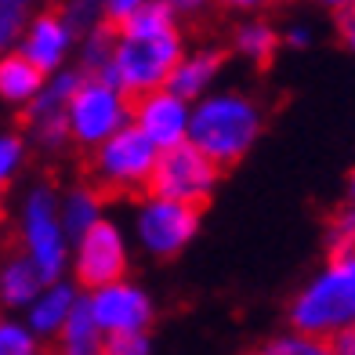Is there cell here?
I'll return each mask as SVG.
<instances>
[{
	"mask_svg": "<svg viewBox=\"0 0 355 355\" xmlns=\"http://www.w3.org/2000/svg\"><path fill=\"white\" fill-rule=\"evenodd\" d=\"M15 236L19 250L37 265L44 279L69 276V232L58 214V189L37 182L22 192L19 211H15Z\"/></svg>",
	"mask_w": 355,
	"mask_h": 355,
	"instance_id": "cell-4",
	"label": "cell"
},
{
	"mask_svg": "<svg viewBox=\"0 0 355 355\" xmlns=\"http://www.w3.org/2000/svg\"><path fill=\"white\" fill-rule=\"evenodd\" d=\"M345 200H355V167H352V174H348V196Z\"/></svg>",
	"mask_w": 355,
	"mask_h": 355,
	"instance_id": "cell-36",
	"label": "cell"
},
{
	"mask_svg": "<svg viewBox=\"0 0 355 355\" xmlns=\"http://www.w3.org/2000/svg\"><path fill=\"white\" fill-rule=\"evenodd\" d=\"M44 73L29 62L19 47L0 51V102L11 109H26L33 102V94L44 87Z\"/></svg>",
	"mask_w": 355,
	"mask_h": 355,
	"instance_id": "cell-18",
	"label": "cell"
},
{
	"mask_svg": "<svg viewBox=\"0 0 355 355\" xmlns=\"http://www.w3.org/2000/svg\"><path fill=\"white\" fill-rule=\"evenodd\" d=\"M322 8H330V11H345V8H352L355 0H319Z\"/></svg>",
	"mask_w": 355,
	"mask_h": 355,
	"instance_id": "cell-35",
	"label": "cell"
},
{
	"mask_svg": "<svg viewBox=\"0 0 355 355\" xmlns=\"http://www.w3.org/2000/svg\"><path fill=\"white\" fill-rule=\"evenodd\" d=\"M265 135V102L247 87H214L192 102L189 141L214 164L236 167Z\"/></svg>",
	"mask_w": 355,
	"mask_h": 355,
	"instance_id": "cell-2",
	"label": "cell"
},
{
	"mask_svg": "<svg viewBox=\"0 0 355 355\" xmlns=\"http://www.w3.org/2000/svg\"><path fill=\"white\" fill-rule=\"evenodd\" d=\"M178 22H200V19H207L211 15V8H218L214 0H159Z\"/></svg>",
	"mask_w": 355,
	"mask_h": 355,
	"instance_id": "cell-29",
	"label": "cell"
},
{
	"mask_svg": "<svg viewBox=\"0 0 355 355\" xmlns=\"http://www.w3.org/2000/svg\"><path fill=\"white\" fill-rule=\"evenodd\" d=\"M76 44H80V33L73 29V22L66 19V15H62L58 8H40L15 47H19L44 76H51L58 69L73 66Z\"/></svg>",
	"mask_w": 355,
	"mask_h": 355,
	"instance_id": "cell-12",
	"label": "cell"
},
{
	"mask_svg": "<svg viewBox=\"0 0 355 355\" xmlns=\"http://www.w3.org/2000/svg\"><path fill=\"white\" fill-rule=\"evenodd\" d=\"M80 297H84V290H80L73 279L58 276V279H47L37 297L26 304L22 319L29 322V330H33L40 341H55V334L66 327V319L73 315V309L80 304Z\"/></svg>",
	"mask_w": 355,
	"mask_h": 355,
	"instance_id": "cell-14",
	"label": "cell"
},
{
	"mask_svg": "<svg viewBox=\"0 0 355 355\" xmlns=\"http://www.w3.org/2000/svg\"><path fill=\"white\" fill-rule=\"evenodd\" d=\"M189 120H192V102L174 94L171 87L135 94L131 102V123L156 149H171V145L189 141Z\"/></svg>",
	"mask_w": 355,
	"mask_h": 355,
	"instance_id": "cell-13",
	"label": "cell"
},
{
	"mask_svg": "<svg viewBox=\"0 0 355 355\" xmlns=\"http://www.w3.org/2000/svg\"><path fill=\"white\" fill-rule=\"evenodd\" d=\"M337 37H341L345 51L355 55V4L345 8V11H337Z\"/></svg>",
	"mask_w": 355,
	"mask_h": 355,
	"instance_id": "cell-33",
	"label": "cell"
},
{
	"mask_svg": "<svg viewBox=\"0 0 355 355\" xmlns=\"http://www.w3.org/2000/svg\"><path fill=\"white\" fill-rule=\"evenodd\" d=\"M47 279L37 272V265L19 250V254H8L0 257V312H15L22 315L26 304L37 297V290Z\"/></svg>",
	"mask_w": 355,
	"mask_h": 355,
	"instance_id": "cell-17",
	"label": "cell"
},
{
	"mask_svg": "<svg viewBox=\"0 0 355 355\" xmlns=\"http://www.w3.org/2000/svg\"><path fill=\"white\" fill-rule=\"evenodd\" d=\"M131 254H135L131 236H127L112 218H102L80 236H73V243H69V276L80 290L123 279V276H131Z\"/></svg>",
	"mask_w": 355,
	"mask_h": 355,
	"instance_id": "cell-8",
	"label": "cell"
},
{
	"mask_svg": "<svg viewBox=\"0 0 355 355\" xmlns=\"http://www.w3.org/2000/svg\"><path fill=\"white\" fill-rule=\"evenodd\" d=\"M145 4H153V0H102V11H105V22H123L127 15L141 11Z\"/></svg>",
	"mask_w": 355,
	"mask_h": 355,
	"instance_id": "cell-32",
	"label": "cell"
},
{
	"mask_svg": "<svg viewBox=\"0 0 355 355\" xmlns=\"http://www.w3.org/2000/svg\"><path fill=\"white\" fill-rule=\"evenodd\" d=\"M131 243L138 254L153 261H171L182 257L192 239L200 236V207L159 196V192H141L131 211Z\"/></svg>",
	"mask_w": 355,
	"mask_h": 355,
	"instance_id": "cell-6",
	"label": "cell"
},
{
	"mask_svg": "<svg viewBox=\"0 0 355 355\" xmlns=\"http://www.w3.org/2000/svg\"><path fill=\"white\" fill-rule=\"evenodd\" d=\"M185 47V22H178L159 0H153L123 22H112V58L105 76L116 80L131 98L167 87Z\"/></svg>",
	"mask_w": 355,
	"mask_h": 355,
	"instance_id": "cell-1",
	"label": "cell"
},
{
	"mask_svg": "<svg viewBox=\"0 0 355 355\" xmlns=\"http://www.w3.org/2000/svg\"><path fill=\"white\" fill-rule=\"evenodd\" d=\"M58 214H62V225H66V232L73 239L84 229H91L94 221L105 218V192L91 182L69 185L66 192H58Z\"/></svg>",
	"mask_w": 355,
	"mask_h": 355,
	"instance_id": "cell-19",
	"label": "cell"
},
{
	"mask_svg": "<svg viewBox=\"0 0 355 355\" xmlns=\"http://www.w3.org/2000/svg\"><path fill=\"white\" fill-rule=\"evenodd\" d=\"M131 94H127L116 80L80 73L76 87L66 105V127H69V145L76 149H94L109 135L131 123Z\"/></svg>",
	"mask_w": 355,
	"mask_h": 355,
	"instance_id": "cell-7",
	"label": "cell"
},
{
	"mask_svg": "<svg viewBox=\"0 0 355 355\" xmlns=\"http://www.w3.org/2000/svg\"><path fill=\"white\" fill-rule=\"evenodd\" d=\"M214 4L221 11H232V15H268L283 0H214Z\"/></svg>",
	"mask_w": 355,
	"mask_h": 355,
	"instance_id": "cell-31",
	"label": "cell"
},
{
	"mask_svg": "<svg viewBox=\"0 0 355 355\" xmlns=\"http://www.w3.org/2000/svg\"><path fill=\"white\" fill-rule=\"evenodd\" d=\"M0 355H44V341L15 312H0Z\"/></svg>",
	"mask_w": 355,
	"mask_h": 355,
	"instance_id": "cell-22",
	"label": "cell"
},
{
	"mask_svg": "<svg viewBox=\"0 0 355 355\" xmlns=\"http://www.w3.org/2000/svg\"><path fill=\"white\" fill-rule=\"evenodd\" d=\"M44 0H0V51H11Z\"/></svg>",
	"mask_w": 355,
	"mask_h": 355,
	"instance_id": "cell-23",
	"label": "cell"
},
{
	"mask_svg": "<svg viewBox=\"0 0 355 355\" xmlns=\"http://www.w3.org/2000/svg\"><path fill=\"white\" fill-rule=\"evenodd\" d=\"M283 51V33L268 15H239L232 29V55L250 69H265Z\"/></svg>",
	"mask_w": 355,
	"mask_h": 355,
	"instance_id": "cell-16",
	"label": "cell"
},
{
	"mask_svg": "<svg viewBox=\"0 0 355 355\" xmlns=\"http://www.w3.org/2000/svg\"><path fill=\"white\" fill-rule=\"evenodd\" d=\"M58 11L66 15V19L73 22V29L80 37L91 33V29L105 26V11H102V0H62Z\"/></svg>",
	"mask_w": 355,
	"mask_h": 355,
	"instance_id": "cell-26",
	"label": "cell"
},
{
	"mask_svg": "<svg viewBox=\"0 0 355 355\" xmlns=\"http://www.w3.org/2000/svg\"><path fill=\"white\" fill-rule=\"evenodd\" d=\"M102 355H153V337L149 330H135V334H109L105 337V352Z\"/></svg>",
	"mask_w": 355,
	"mask_h": 355,
	"instance_id": "cell-28",
	"label": "cell"
},
{
	"mask_svg": "<svg viewBox=\"0 0 355 355\" xmlns=\"http://www.w3.org/2000/svg\"><path fill=\"white\" fill-rule=\"evenodd\" d=\"M55 348H58V355H102L105 352V334L94 322V315L87 312L84 297H80L73 315L66 319V327L55 334Z\"/></svg>",
	"mask_w": 355,
	"mask_h": 355,
	"instance_id": "cell-20",
	"label": "cell"
},
{
	"mask_svg": "<svg viewBox=\"0 0 355 355\" xmlns=\"http://www.w3.org/2000/svg\"><path fill=\"white\" fill-rule=\"evenodd\" d=\"M257 355H334V352H330L327 337L290 327V330H283L276 337H268V345L257 352Z\"/></svg>",
	"mask_w": 355,
	"mask_h": 355,
	"instance_id": "cell-24",
	"label": "cell"
},
{
	"mask_svg": "<svg viewBox=\"0 0 355 355\" xmlns=\"http://www.w3.org/2000/svg\"><path fill=\"white\" fill-rule=\"evenodd\" d=\"M84 304L94 315V322L102 327V334H135V330H149L156 319V297L135 283L131 276L112 279L102 286L84 290Z\"/></svg>",
	"mask_w": 355,
	"mask_h": 355,
	"instance_id": "cell-10",
	"label": "cell"
},
{
	"mask_svg": "<svg viewBox=\"0 0 355 355\" xmlns=\"http://www.w3.org/2000/svg\"><path fill=\"white\" fill-rule=\"evenodd\" d=\"M327 239L330 250H345L355 247V200H345L327 221Z\"/></svg>",
	"mask_w": 355,
	"mask_h": 355,
	"instance_id": "cell-27",
	"label": "cell"
},
{
	"mask_svg": "<svg viewBox=\"0 0 355 355\" xmlns=\"http://www.w3.org/2000/svg\"><path fill=\"white\" fill-rule=\"evenodd\" d=\"M225 66H229V55L214 44H200V47H185V55L178 58V66L171 69L167 87L182 98L196 102L200 94L214 91L225 76Z\"/></svg>",
	"mask_w": 355,
	"mask_h": 355,
	"instance_id": "cell-15",
	"label": "cell"
},
{
	"mask_svg": "<svg viewBox=\"0 0 355 355\" xmlns=\"http://www.w3.org/2000/svg\"><path fill=\"white\" fill-rule=\"evenodd\" d=\"M286 322L294 330L330 337L334 330L355 322V247L330 250L297 294L286 304Z\"/></svg>",
	"mask_w": 355,
	"mask_h": 355,
	"instance_id": "cell-3",
	"label": "cell"
},
{
	"mask_svg": "<svg viewBox=\"0 0 355 355\" xmlns=\"http://www.w3.org/2000/svg\"><path fill=\"white\" fill-rule=\"evenodd\" d=\"M254 355H257V352H254Z\"/></svg>",
	"mask_w": 355,
	"mask_h": 355,
	"instance_id": "cell-37",
	"label": "cell"
},
{
	"mask_svg": "<svg viewBox=\"0 0 355 355\" xmlns=\"http://www.w3.org/2000/svg\"><path fill=\"white\" fill-rule=\"evenodd\" d=\"M29 164V138L19 131H0V192L19 182Z\"/></svg>",
	"mask_w": 355,
	"mask_h": 355,
	"instance_id": "cell-25",
	"label": "cell"
},
{
	"mask_svg": "<svg viewBox=\"0 0 355 355\" xmlns=\"http://www.w3.org/2000/svg\"><path fill=\"white\" fill-rule=\"evenodd\" d=\"M279 33H283V47H290V51H304V47H312V44H315V26H312V22H304V19L283 26Z\"/></svg>",
	"mask_w": 355,
	"mask_h": 355,
	"instance_id": "cell-30",
	"label": "cell"
},
{
	"mask_svg": "<svg viewBox=\"0 0 355 355\" xmlns=\"http://www.w3.org/2000/svg\"><path fill=\"white\" fill-rule=\"evenodd\" d=\"M156 156V145L135 123H127L87 149V182L98 185L105 196H141L153 185Z\"/></svg>",
	"mask_w": 355,
	"mask_h": 355,
	"instance_id": "cell-5",
	"label": "cell"
},
{
	"mask_svg": "<svg viewBox=\"0 0 355 355\" xmlns=\"http://www.w3.org/2000/svg\"><path fill=\"white\" fill-rule=\"evenodd\" d=\"M80 80L76 66H66L44 80V87L33 94V102L22 109L26 138L29 145H37L40 153H62L69 145V127H66V105L69 94Z\"/></svg>",
	"mask_w": 355,
	"mask_h": 355,
	"instance_id": "cell-11",
	"label": "cell"
},
{
	"mask_svg": "<svg viewBox=\"0 0 355 355\" xmlns=\"http://www.w3.org/2000/svg\"><path fill=\"white\" fill-rule=\"evenodd\" d=\"M221 185V167L211 156H203L192 141L159 149L156 171H153V192L171 200H182L192 207H203Z\"/></svg>",
	"mask_w": 355,
	"mask_h": 355,
	"instance_id": "cell-9",
	"label": "cell"
},
{
	"mask_svg": "<svg viewBox=\"0 0 355 355\" xmlns=\"http://www.w3.org/2000/svg\"><path fill=\"white\" fill-rule=\"evenodd\" d=\"M109 58H112V26L105 22V26H98V29H91V33L80 37L73 66H76L80 73L105 76V69H109Z\"/></svg>",
	"mask_w": 355,
	"mask_h": 355,
	"instance_id": "cell-21",
	"label": "cell"
},
{
	"mask_svg": "<svg viewBox=\"0 0 355 355\" xmlns=\"http://www.w3.org/2000/svg\"><path fill=\"white\" fill-rule=\"evenodd\" d=\"M327 341H330V352L334 355H355V322H352V327L334 330Z\"/></svg>",
	"mask_w": 355,
	"mask_h": 355,
	"instance_id": "cell-34",
	"label": "cell"
}]
</instances>
